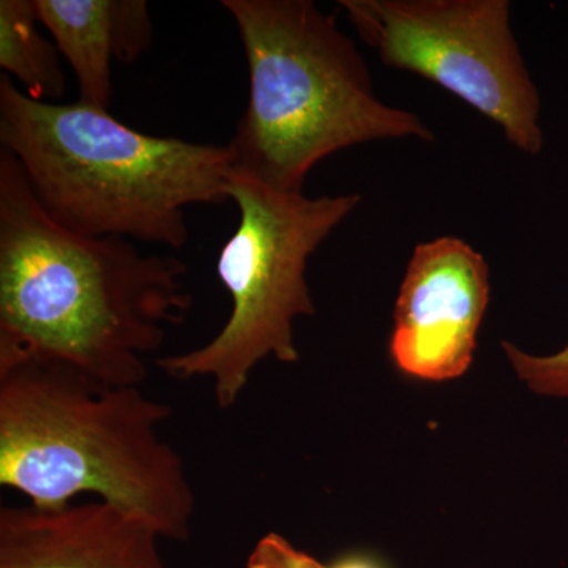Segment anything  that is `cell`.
<instances>
[{"label":"cell","instance_id":"1","mask_svg":"<svg viewBox=\"0 0 568 568\" xmlns=\"http://www.w3.org/2000/svg\"><path fill=\"white\" fill-rule=\"evenodd\" d=\"M186 264L129 239L65 230L0 148V357L51 358L110 386L141 387L168 327L192 312Z\"/></svg>","mask_w":568,"mask_h":568},{"label":"cell","instance_id":"2","mask_svg":"<svg viewBox=\"0 0 568 568\" xmlns=\"http://www.w3.org/2000/svg\"><path fill=\"white\" fill-rule=\"evenodd\" d=\"M171 414L141 387L51 358L0 357V485L41 508L92 495L182 544L196 496L159 433Z\"/></svg>","mask_w":568,"mask_h":568},{"label":"cell","instance_id":"3","mask_svg":"<svg viewBox=\"0 0 568 568\" xmlns=\"http://www.w3.org/2000/svg\"><path fill=\"white\" fill-rule=\"evenodd\" d=\"M0 142L65 230L182 248L185 211L230 200V145L152 136L81 103L40 102L0 77Z\"/></svg>","mask_w":568,"mask_h":568},{"label":"cell","instance_id":"4","mask_svg":"<svg viewBox=\"0 0 568 568\" xmlns=\"http://www.w3.org/2000/svg\"><path fill=\"white\" fill-rule=\"evenodd\" d=\"M248 65L233 166L280 192H304L313 168L355 145L433 142L416 112L383 102L357 44L312 0H222Z\"/></svg>","mask_w":568,"mask_h":568},{"label":"cell","instance_id":"5","mask_svg":"<svg viewBox=\"0 0 568 568\" xmlns=\"http://www.w3.org/2000/svg\"><path fill=\"white\" fill-rule=\"evenodd\" d=\"M227 194L241 215L216 261V274L233 302L230 317L205 345L155 361L174 379L211 377L220 409L239 402L265 358L301 361L294 323L316 312L306 280L310 260L362 203L358 193L310 197L280 192L234 166Z\"/></svg>","mask_w":568,"mask_h":568},{"label":"cell","instance_id":"6","mask_svg":"<svg viewBox=\"0 0 568 568\" xmlns=\"http://www.w3.org/2000/svg\"><path fill=\"white\" fill-rule=\"evenodd\" d=\"M347 21L388 69L439 85L495 123L508 144L538 155L541 99L508 0H339Z\"/></svg>","mask_w":568,"mask_h":568},{"label":"cell","instance_id":"7","mask_svg":"<svg viewBox=\"0 0 568 568\" xmlns=\"http://www.w3.org/2000/svg\"><path fill=\"white\" fill-rule=\"evenodd\" d=\"M489 275L484 254L457 235L416 245L396 295L388 342L398 372L426 383L466 375L491 297Z\"/></svg>","mask_w":568,"mask_h":568},{"label":"cell","instance_id":"8","mask_svg":"<svg viewBox=\"0 0 568 568\" xmlns=\"http://www.w3.org/2000/svg\"><path fill=\"white\" fill-rule=\"evenodd\" d=\"M160 540L100 500L0 508V568H168Z\"/></svg>","mask_w":568,"mask_h":568},{"label":"cell","instance_id":"9","mask_svg":"<svg viewBox=\"0 0 568 568\" xmlns=\"http://www.w3.org/2000/svg\"><path fill=\"white\" fill-rule=\"evenodd\" d=\"M78 81V103L110 111L112 63L138 61L151 48L153 24L144 0H36Z\"/></svg>","mask_w":568,"mask_h":568},{"label":"cell","instance_id":"10","mask_svg":"<svg viewBox=\"0 0 568 568\" xmlns=\"http://www.w3.org/2000/svg\"><path fill=\"white\" fill-rule=\"evenodd\" d=\"M36 0L0 2V69L40 102L61 99L65 73L61 51L39 31Z\"/></svg>","mask_w":568,"mask_h":568},{"label":"cell","instance_id":"11","mask_svg":"<svg viewBox=\"0 0 568 568\" xmlns=\"http://www.w3.org/2000/svg\"><path fill=\"white\" fill-rule=\"evenodd\" d=\"M508 364L538 395L568 399V346L551 355H534L510 342H503Z\"/></svg>","mask_w":568,"mask_h":568},{"label":"cell","instance_id":"12","mask_svg":"<svg viewBox=\"0 0 568 568\" xmlns=\"http://www.w3.org/2000/svg\"><path fill=\"white\" fill-rule=\"evenodd\" d=\"M245 568H384L368 555L345 556L334 564H324L298 549L286 537L268 532L254 545Z\"/></svg>","mask_w":568,"mask_h":568}]
</instances>
